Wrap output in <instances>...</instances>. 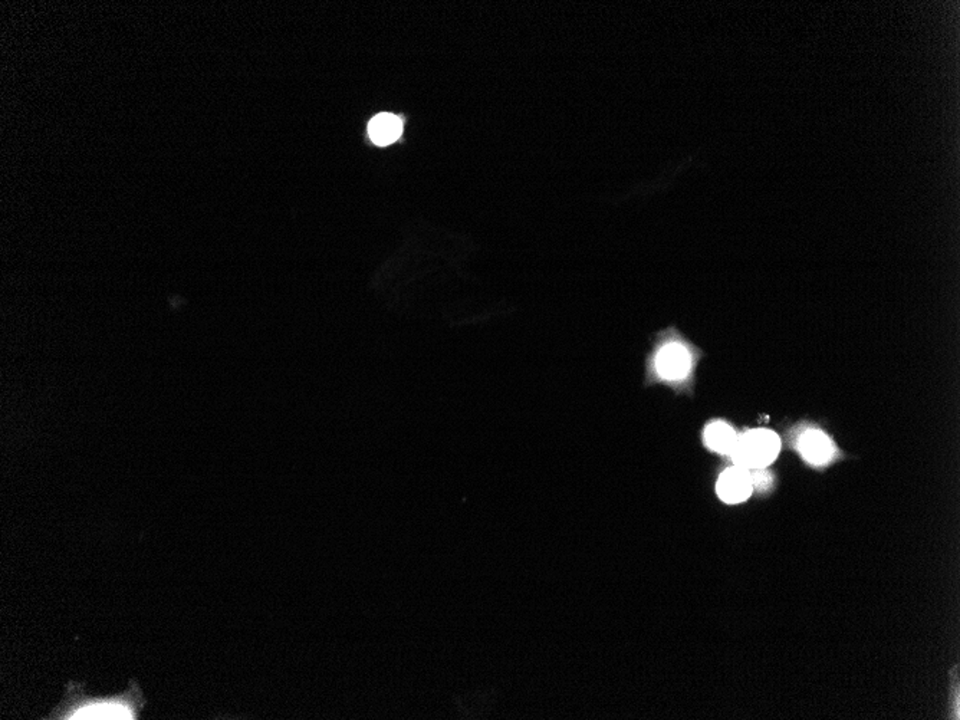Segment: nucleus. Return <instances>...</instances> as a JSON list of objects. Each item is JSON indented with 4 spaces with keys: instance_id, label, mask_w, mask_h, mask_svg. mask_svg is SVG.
<instances>
[{
    "instance_id": "0eeeda50",
    "label": "nucleus",
    "mask_w": 960,
    "mask_h": 720,
    "mask_svg": "<svg viewBox=\"0 0 960 720\" xmlns=\"http://www.w3.org/2000/svg\"><path fill=\"white\" fill-rule=\"evenodd\" d=\"M736 440H738V436L735 430L724 422H715L706 429L705 443L709 449L717 453L731 454L735 447Z\"/></svg>"
},
{
    "instance_id": "f257e3e1",
    "label": "nucleus",
    "mask_w": 960,
    "mask_h": 720,
    "mask_svg": "<svg viewBox=\"0 0 960 720\" xmlns=\"http://www.w3.org/2000/svg\"><path fill=\"white\" fill-rule=\"evenodd\" d=\"M781 450V440L777 433L766 429L751 430L738 436L735 447L732 450V461L736 466L747 470L766 469Z\"/></svg>"
},
{
    "instance_id": "20e7f679",
    "label": "nucleus",
    "mask_w": 960,
    "mask_h": 720,
    "mask_svg": "<svg viewBox=\"0 0 960 720\" xmlns=\"http://www.w3.org/2000/svg\"><path fill=\"white\" fill-rule=\"evenodd\" d=\"M134 716H135V712L126 701H101L77 708L69 713L68 719L121 720L134 719Z\"/></svg>"
},
{
    "instance_id": "423d86ee",
    "label": "nucleus",
    "mask_w": 960,
    "mask_h": 720,
    "mask_svg": "<svg viewBox=\"0 0 960 720\" xmlns=\"http://www.w3.org/2000/svg\"><path fill=\"white\" fill-rule=\"evenodd\" d=\"M403 133V122L393 114H378L371 120L368 134L377 145H389L397 142Z\"/></svg>"
},
{
    "instance_id": "7ed1b4c3",
    "label": "nucleus",
    "mask_w": 960,
    "mask_h": 720,
    "mask_svg": "<svg viewBox=\"0 0 960 720\" xmlns=\"http://www.w3.org/2000/svg\"><path fill=\"white\" fill-rule=\"evenodd\" d=\"M690 355L682 344L670 343L664 345L655 360V368L666 380H682L690 371Z\"/></svg>"
},
{
    "instance_id": "f03ea898",
    "label": "nucleus",
    "mask_w": 960,
    "mask_h": 720,
    "mask_svg": "<svg viewBox=\"0 0 960 720\" xmlns=\"http://www.w3.org/2000/svg\"><path fill=\"white\" fill-rule=\"evenodd\" d=\"M716 489L717 495L724 502H745L754 491L751 470L732 466L720 475Z\"/></svg>"
},
{
    "instance_id": "6e6552de",
    "label": "nucleus",
    "mask_w": 960,
    "mask_h": 720,
    "mask_svg": "<svg viewBox=\"0 0 960 720\" xmlns=\"http://www.w3.org/2000/svg\"><path fill=\"white\" fill-rule=\"evenodd\" d=\"M751 475L754 488L758 489V491H763V489L770 488V473H766L765 469L751 470Z\"/></svg>"
},
{
    "instance_id": "39448f33",
    "label": "nucleus",
    "mask_w": 960,
    "mask_h": 720,
    "mask_svg": "<svg viewBox=\"0 0 960 720\" xmlns=\"http://www.w3.org/2000/svg\"><path fill=\"white\" fill-rule=\"evenodd\" d=\"M800 452L808 463L818 466L827 463L832 458L834 446L825 433L811 429L801 436Z\"/></svg>"
}]
</instances>
